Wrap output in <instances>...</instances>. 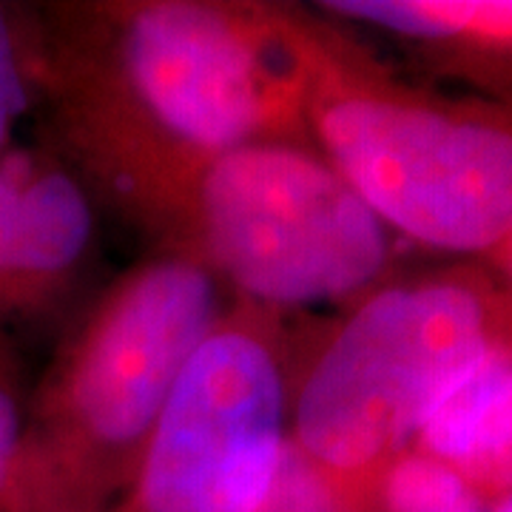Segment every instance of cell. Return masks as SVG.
Masks as SVG:
<instances>
[{
    "mask_svg": "<svg viewBox=\"0 0 512 512\" xmlns=\"http://www.w3.org/2000/svg\"><path fill=\"white\" fill-rule=\"evenodd\" d=\"M222 313L220 276L188 248L120 276L49 379L12 512H106L117 493L123 501L174 384Z\"/></svg>",
    "mask_w": 512,
    "mask_h": 512,
    "instance_id": "6da1fadb",
    "label": "cell"
},
{
    "mask_svg": "<svg viewBox=\"0 0 512 512\" xmlns=\"http://www.w3.org/2000/svg\"><path fill=\"white\" fill-rule=\"evenodd\" d=\"M302 120L345 183L421 245L490 254L512 231V128L379 89L285 15Z\"/></svg>",
    "mask_w": 512,
    "mask_h": 512,
    "instance_id": "7a4b0ae2",
    "label": "cell"
},
{
    "mask_svg": "<svg viewBox=\"0 0 512 512\" xmlns=\"http://www.w3.org/2000/svg\"><path fill=\"white\" fill-rule=\"evenodd\" d=\"M493 348L487 302L464 282L373 291L291 387L288 439L356 501Z\"/></svg>",
    "mask_w": 512,
    "mask_h": 512,
    "instance_id": "3957f363",
    "label": "cell"
},
{
    "mask_svg": "<svg viewBox=\"0 0 512 512\" xmlns=\"http://www.w3.org/2000/svg\"><path fill=\"white\" fill-rule=\"evenodd\" d=\"M191 183L188 251L248 305L342 302L387 268V225L313 148L251 143L197 165Z\"/></svg>",
    "mask_w": 512,
    "mask_h": 512,
    "instance_id": "277c9868",
    "label": "cell"
},
{
    "mask_svg": "<svg viewBox=\"0 0 512 512\" xmlns=\"http://www.w3.org/2000/svg\"><path fill=\"white\" fill-rule=\"evenodd\" d=\"M120 94L165 146V168L268 140H291L302 86L285 15L254 6L154 0L114 12Z\"/></svg>",
    "mask_w": 512,
    "mask_h": 512,
    "instance_id": "5b68a950",
    "label": "cell"
},
{
    "mask_svg": "<svg viewBox=\"0 0 512 512\" xmlns=\"http://www.w3.org/2000/svg\"><path fill=\"white\" fill-rule=\"evenodd\" d=\"M291 433V382L265 308L225 311L194 350L117 512H259Z\"/></svg>",
    "mask_w": 512,
    "mask_h": 512,
    "instance_id": "8992f818",
    "label": "cell"
},
{
    "mask_svg": "<svg viewBox=\"0 0 512 512\" xmlns=\"http://www.w3.org/2000/svg\"><path fill=\"white\" fill-rule=\"evenodd\" d=\"M94 208L49 154L0 151V316L52 305L92 254Z\"/></svg>",
    "mask_w": 512,
    "mask_h": 512,
    "instance_id": "52a82bcc",
    "label": "cell"
},
{
    "mask_svg": "<svg viewBox=\"0 0 512 512\" xmlns=\"http://www.w3.org/2000/svg\"><path fill=\"white\" fill-rule=\"evenodd\" d=\"M427 458L467 481H512V356L493 348L419 433Z\"/></svg>",
    "mask_w": 512,
    "mask_h": 512,
    "instance_id": "ba28073f",
    "label": "cell"
},
{
    "mask_svg": "<svg viewBox=\"0 0 512 512\" xmlns=\"http://www.w3.org/2000/svg\"><path fill=\"white\" fill-rule=\"evenodd\" d=\"M259 512H356V501L339 493L288 439Z\"/></svg>",
    "mask_w": 512,
    "mask_h": 512,
    "instance_id": "9c48e42d",
    "label": "cell"
},
{
    "mask_svg": "<svg viewBox=\"0 0 512 512\" xmlns=\"http://www.w3.org/2000/svg\"><path fill=\"white\" fill-rule=\"evenodd\" d=\"M32 103L29 60L23 55L18 29L0 6V151L9 148L15 128Z\"/></svg>",
    "mask_w": 512,
    "mask_h": 512,
    "instance_id": "30bf717a",
    "label": "cell"
},
{
    "mask_svg": "<svg viewBox=\"0 0 512 512\" xmlns=\"http://www.w3.org/2000/svg\"><path fill=\"white\" fill-rule=\"evenodd\" d=\"M26 450V424L6 365L0 359V512H12L18 498Z\"/></svg>",
    "mask_w": 512,
    "mask_h": 512,
    "instance_id": "8fae6325",
    "label": "cell"
},
{
    "mask_svg": "<svg viewBox=\"0 0 512 512\" xmlns=\"http://www.w3.org/2000/svg\"><path fill=\"white\" fill-rule=\"evenodd\" d=\"M490 254H493V259L498 262V268L512 279V231H510V237L504 239V242H498Z\"/></svg>",
    "mask_w": 512,
    "mask_h": 512,
    "instance_id": "7c38bea8",
    "label": "cell"
},
{
    "mask_svg": "<svg viewBox=\"0 0 512 512\" xmlns=\"http://www.w3.org/2000/svg\"><path fill=\"white\" fill-rule=\"evenodd\" d=\"M498 512H512V495L504 501V504H501V507H498Z\"/></svg>",
    "mask_w": 512,
    "mask_h": 512,
    "instance_id": "4fadbf2b",
    "label": "cell"
},
{
    "mask_svg": "<svg viewBox=\"0 0 512 512\" xmlns=\"http://www.w3.org/2000/svg\"><path fill=\"white\" fill-rule=\"evenodd\" d=\"M456 512H481V507H478V504H473V507H464V510H456Z\"/></svg>",
    "mask_w": 512,
    "mask_h": 512,
    "instance_id": "5bb4252c",
    "label": "cell"
}]
</instances>
